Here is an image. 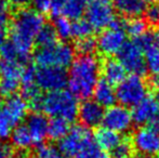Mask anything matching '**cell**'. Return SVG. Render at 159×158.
<instances>
[{"instance_id":"obj_5","label":"cell","mask_w":159,"mask_h":158,"mask_svg":"<svg viewBox=\"0 0 159 158\" xmlns=\"http://www.w3.org/2000/svg\"><path fill=\"white\" fill-rule=\"evenodd\" d=\"M36 63L39 66L66 68L75 61V51L66 42H57L48 47L39 48L35 55Z\"/></svg>"},{"instance_id":"obj_16","label":"cell","mask_w":159,"mask_h":158,"mask_svg":"<svg viewBox=\"0 0 159 158\" xmlns=\"http://www.w3.org/2000/svg\"><path fill=\"white\" fill-rule=\"evenodd\" d=\"M78 116L84 127H96L102 124L104 111L94 100H84L78 108Z\"/></svg>"},{"instance_id":"obj_2","label":"cell","mask_w":159,"mask_h":158,"mask_svg":"<svg viewBox=\"0 0 159 158\" xmlns=\"http://www.w3.org/2000/svg\"><path fill=\"white\" fill-rule=\"evenodd\" d=\"M100 62L94 55H80L70 65L68 86L76 97L88 100L93 94L100 76Z\"/></svg>"},{"instance_id":"obj_33","label":"cell","mask_w":159,"mask_h":158,"mask_svg":"<svg viewBox=\"0 0 159 158\" xmlns=\"http://www.w3.org/2000/svg\"><path fill=\"white\" fill-rule=\"evenodd\" d=\"M76 48L81 55H92L95 49L98 48V43L94 38L87 37V38L78 40L76 43Z\"/></svg>"},{"instance_id":"obj_25","label":"cell","mask_w":159,"mask_h":158,"mask_svg":"<svg viewBox=\"0 0 159 158\" xmlns=\"http://www.w3.org/2000/svg\"><path fill=\"white\" fill-rule=\"evenodd\" d=\"M104 156L105 155L103 154V151L98 145L94 138L90 137L82 144V146L74 158H103Z\"/></svg>"},{"instance_id":"obj_30","label":"cell","mask_w":159,"mask_h":158,"mask_svg":"<svg viewBox=\"0 0 159 158\" xmlns=\"http://www.w3.org/2000/svg\"><path fill=\"white\" fill-rule=\"evenodd\" d=\"M53 27H54L57 37H60L63 40H66L71 37V23L67 17L63 16V15L55 17Z\"/></svg>"},{"instance_id":"obj_6","label":"cell","mask_w":159,"mask_h":158,"mask_svg":"<svg viewBox=\"0 0 159 158\" xmlns=\"http://www.w3.org/2000/svg\"><path fill=\"white\" fill-rule=\"evenodd\" d=\"M127 34L125 32V22L115 19L108 28L104 29L96 41L100 52L107 56L118 54L126 43Z\"/></svg>"},{"instance_id":"obj_31","label":"cell","mask_w":159,"mask_h":158,"mask_svg":"<svg viewBox=\"0 0 159 158\" xmlns=\"http://www.w3.org/2000/svg\"><path fill=\"white\" fill-rule=\"evenodd\" d=\"M59 147L51 144H41L38 146L34 158H63Z\"/></svg>"},{"instance_id":"obj_13","label":"cell","mask_w":159,"mask_h":158,"mask_svg":"<svg viewBox=\"0 0 159 158\" xmlns=\"http://www.w3.org/2000/svg\"><path fill=\"white\" fill-rule=\"evenodd\" d=\"M92 137L89 129L84 126H74L68 133L60 140L59 150L62 155L68 158H74L87 139Z\"/></svg>"},{"instance_id":"obj_46","label":"cell","mask_w":159,"mask_h":158,"mask_svg":"<svg viewBox=\"0 0 159 158\" xmlns=\"http://www.w3.org/2000/svg\"><path fill=\"white\" fill-rule=\"evenodd\" d=\"M139 158H151L149 156H141V157H139Z\"/></svg>"},{"instance_id":"obj_19","label":"cell","mask_w":159,"mask_h":158,"mask_svg":"<svg viewBox=\"0 0 159 158\" xmlns=\"http://www.w3.org/2000/svg\"><path fill=\"white\" fill-rule=\"evenodd\" d=\"M102 73L104 80L111 84H119L126 78V70L118 60L107 59L102 65Z\"/></svg>"},{"instance_id":"obj_44","label":"cell","mask_w":159,"mask_h":158,"mask_svg":"<svg viewBox=\"0 0 159 158\" xmlns=\"http://www.w3.org/2000/svg\"><path fill=\"white\" fill-rule=\"evenodd\" d=\"M152 84H153V87L155 89H159V76H153Z\"/></svg>"},{"instance_id":"obj_32","label":"cell","mask_w":159,"mask_h":158,"mask_svg":"<svg viewBox=\"0 0 159 158\" xmlns=\"http://www.w3.org/2000/svg\"><path fill=\"white\" fill-rule=\"evenodd\" d=\"M111 158H132L133 146L127 140H121L120 143L111 152Z\"/></svg>"},{"instance_id":"obj_3","label":"cell","mask_w":159,"mask_h":158,"mask_svg":"<svg viewBox=\"0 0 159 158\" xmlns=\"http://www.w3.org/2000/svg\"><path fill=\"white\" fill-rule=\"evenodd\" d=\"M78 99L68 90L49 92L43 95L41 110L52 118H63L68 122L74 121L78 115Z\"/></svg>"},{"instance_id":"obj_21","label":"cell","mask_w":159,"mask_h":158,"mask_svg":"<svg viewBox=\"0 0 159 158\" xmlns=\"http://www.w3.org/2000/svg\"><path fill=\"white\" fill-rule=\"evenodd\" d=\"M94 140L102 151L111 152L121 141L119 133L106 128H101L95 132Z\"/></svg>"},{"instance_id":"obj_28","label":"cell","mask_w":159,"mask_h":158,"mask_svg":"<svg viewBox=\"0 0 159 158\" xmlns=\"http://www.w3.org/2000/svg\"><path fill=\"white\" fill-rule=\"evenodd\" d=\"M93 27L87 20L79 19L71 23V36L77 38L78 40L91 37L93 33Z\"/></svg>"},{"instance_id":"obj_20","label":"cell","mask_w":159,"mask_h":158,"mask_svg":"<svg viewBox=\"0 0 159 158\" xmlns=\"http://www.w3.org/2000/svg\"><path fill=\"white\" fill-rule=\"evenodd\" d=\"M114 9L124 16L138 17L146 9L144 0H111Z\"/></svg>"},{"instance_id":"obj_22","label":"cell","mask_w":159,"mask_h":158,"mask_svg":"<svg viewBox=\"0 0 159 158\" xmlns=\"http://www.w3.org/2000/svg\"><path fill=\"white\" fill-rule=\"evenodd\" d=\"M87 0H66L61 15L68 20H79L86 13Z\"/></svg>"},{"instance_id":"obj_42","label":"cell","mask_w":159,"mask_h":158,"mask_svg":"<svg viewBox=\"0 0 159 158\" xmlns=\"http://www.w3.org/2000/svg\"><path fill=\"white\" fill-rule=\"evenodd\" d=\"M7 30H0V49L7 43Z\"/></svg>"},{"instance_id":"obj_36","label":"cell","mask_w":159,"mask_h":158,"mask_svg":"<svg viewBox=\"0 0 159 158\" xmlns=\"http://www.w3.org/2000/svg\"><path fill=\"white\" fill-rule=\"evenodd\" d=\"M0 158H15L12 146L3 142H0Z\"/></svg>"},{"instance_id":"obj_14","label":"cell","mask_w":159,"mask_h":158,"mask_svg":"<svg viewBox=\"0 0 159 158\" xmlns=\"http://www.w3.org/2000/svg\"><path fill=\"white\" fill-rule=\"evenodd\" d=\"M133 146L144 156H153L159 153V133L151 127H142L133 134Z\"/></svg>"},{"instance_id":"obj_41","label":"cell","mask_w":159,"mask_h":158,"mask_svg":"<svg viewBox=\"0 0 159 158\" xmlns=\"http://www.w3.org/2000/svg\"><path fill=\"white\" fill-rule=\"evenodd\" d=\"M30 0H8L9 3H11L14 7H23L25 4H27Z\"/></svg>"},{"instance_id":"obj_45","label":"cell","mask_w":159,"mask_h":158,"mask_svg":"<svg viewBox=\"0 0 159 158\" xmlns=\"http://www.w3.org/2000/svg\"><path fill=\"white\" fill-rule=\"evenodd\" d=\"M145 2H152V3H153V2H156L157 1V0H144Z\"/></svg>"},{"instance_id":"obj_7","label":"cell","mask_w":159,"mask_h":158,"mask_svg":"<svg viewBox=\"0 0 159 158\" xmlns=\"http://www.w3.org/2000/svg\"><path fill=\"white\" fill-rule=\"evenodd\" d=\"M147 95V86L141 76L131 75L126 77L116 89L117 101L122 106H135Z\"/></svg>"},{"instance_id":"obj_8","label":"cell","mask_w":159,"mask_h":158,"mask_svg":"<svg viewBox=\"0 0 159 158\" xmlns=\"http://www.w3.org/2000/svg\"><path fill=\"white\" fill-rule=\"evenodd\" d=\"M87 21L93 29H106L115 20V9L111 0H87Z\"/></svg>"},{"instance_id":"obj_12","label":"cell","mask_w":159,"mask_h":158,"mask_svg":"<svg viewBox=\"0 0 159 158\" xmlns=\"http://www.w3.org/2000/svg\"><path fill=\"white\" fill-rule=\"evenodd\" d=\"M131 113L122 105H113L104 112L102 124L104 128L115 131L117 133L127 132L132 126Z\"/></svg>"},{"instance_id":"obj_34","label":"cell","mask_w":159,"mask_h":158,"mask_svg":"<svg viewBox=\"0 0 159 158\" xmlns=\"http://www.w3.org/2000/svg\"><path fill=\"white\" fill-rule=\"evenodd\" d=\"M146 21L152 25H159V2H153L145 9Z\"/></svg>"},{"instance_id":"obj_38","label":"cell","mask_w":159,"mask_h":158,"mask_svg":"<svg viewBox=\"0 0 159 158\" xmlns=\"http://www.w3.org/2000/svg\"><path fill=\"white\" fill-rule=\"evenodd\" d=\"M9 23L8 14H0V30H7Z\"/></svg>"},{"instance_id":"obj_10","label":"cell","mask_w":159,"mask_h":158,"mask_svg":"<svg viewBox=\"0 0 159 158\" xmlns=\"http://www.w3.org/2000/svg\"><path fill=\"white\" fill-rule=\"evenodd\" d=\"M24 64L17 61L0 62V93L6 97L14 95L17 89L21 87L22 75H23Z\"/></svg>"},{"instance_id":"obj_18","label":"cell","mask_w":159,"mask_h":158,"mask_svg":"<svg viewBox=\"0 0 159 158\" xmlns=\"http://www.w3.org/2000/svg\"><path fill=\"white\" fill-rule=\"evenodd\" d=\"M94 101L98 102L102 107H111L115 105L117 97H116V90L113 84L107 82L106 80H98V84L93 91Z\"/></svg>"},{"instance_id":"obj_27","label":"cell","mask_w":159,"mask_h":158,"mask_svg":"<svg viewBox=\"0 0 159 158\" xmlns=\"http://www.w3.org/2000/svg\"><path fill=\"white\" fill-rule=\"evenodd\" d=\"M36 42L39 46V48L42 47H48L51 44H54L57 42V35L55 33V29L53 26L46 25L39 30L37 37H36Z\"/></svg>"},{"instance_id":"obj_39","label":"cell","mask_w":159,"mask_h":158,"mask_svg":"<svg viewBox=\"0 0 159 158\" xmlns=\"http://www.w3.org/2000/svg\"><path fill=\"white\" fill-rule=\"evenodd\" d=\"M149 127H151L154 131H156L157 133H159V114L152 120L151 122H149Z\"/></svg>"},{"instance_id":"obj_35","label":"cell","mask_w":159,"mask_h":158,"mask_svg":"<svg viewBox=\"0 0 159 158\" xmlns=\"http://www.w3.org/2000/svg\"><path fill=\"white\" fill-rule=\"evenodd\" d=\"M34 7V10L39 13H44L50 11L52 0H30Z\"/></svg>"},{"instance_id":"obj_1","label":"cell","mask_w":159,"mask_h":158,"mask_svg":"<svg viewBox=\"0 0 159 158\" xmlns=\"http://www.w3.org/2000/svg\"><path fill=\"white\" fill-rule=\"evenodd\" d=\"M43 25V16L34 9H22L13 16L10 41L15 47L24 64L27 62L36 37Z\"/></svg>"},{"instance_id":"obj_17","label":"cell","mask_w":159,"mask_h":158,"mask_svg":"<svg viewBox=\"0 0 159 158\" xmlns=\"http://www.w3.org/2000/svg\"><path fill=\"white\" fill-rule=\"evenodd\" d=\"M24 124L30 132L33 145H41V143L48 137L49 121L47 117L39 113H35V114L28 116Z\"/></svg>"},{"instance_id":"obj_26","label":"cell","mask_w":159,"mask_h":158,"mask_svg":"<svg viewBox=\"0 0 159 158\" xmlns=\"http://www.w3.org/2000/svg\"><path fill=\"white\" fill-rule=\"evenodd\" d=\"M146 21L140 17H132L128 22H125V32L134 39L146 34Z\"/></svg>"},{"instance_id":"obj_29","label":"cell","mask_w":159,"mask_h":158,"mask_svg":"<svg viewBox=\"0 0 159 158\" xmlns=\"http://www.w3.org/2000/svg\"><path fill=\"white\" fill-rule=\"evenodd\" d=\"M146 70L153 76H159V50L155 46L144 51Z\"/></svg>"},{"instance_id":"obj_47","label":"cell","mask_w":159,"mask_h":158,"mask_svg":"<svg viewBox=\"0 0 159 158\" xmlns=\"http://www.w3.org/2000/svg\"><path fill=\"white\" fill-rule=\"evenodd\" d=\"M103 158H108V157H106V156H104V157H103Z\"/></svg>"},{"instance_id":"obj_15","label":"cell","mask_w":159,"mask_h":158,"mask_svg":"<svg viewBox=\"0 0 159 158\" xmlns=\"http://www.w3.org/2000/svg\"><path fill=\"white\" fill-rule=\"evenodd\" d=\"M159 114V102L153 95H146L140 103L133 106L132 121L139 126L149 124Z\"/></svg>"},{"instance_id":"obj_43","label":"cell","mask_w":159,"mask_h":158,"mask_svg":"<svg viewBox=\"0 0 159 158\" xmlns=\"http://www.w3.org/2000/svg\"><path fill=\"white\" fill-rule=\"evenodd\" d=\"M153 38H154V44H155V47L159 50V32H156L155 34H153Z\"/></svg>"},{"instance_id":"obj_4","label":"cell","mask_w":159,"mask_h":158,"mask_svg":"<svg viewBox=\"0 0 159 158\" xmlns=\"http://www.w3.org/2000/svg\"><path fill=\"white\" fill-rule=\"evenodd\" d=\"M28 105L22 97L11 95L0 103V139H7L25 119Z\"/></svg>"},{"instance_id":"obj_23","label":"cell","mask_w":159,"mask_h":158,"mask_svg":"<svg viewBox=\"0 0 159 158\" xmlns=\"http://www.w3.org/2000/svg\"><path fill=\"white\" fill-rule=\"evenodd\" d=\"M10 137L13 145H15L19 148L25 150V148L33 146L32 138H30V132H28L25 124H19L16 128H14Z\"/></svg>"},{"instance_id":"obj_40","label":"cell","mask_w":159,"mask_h":158,"mask_svg":"<svg viewBox=\"0 0 159 158\" xmlns=\"http://www.w3.org/2000/svg\"><path fill=\"white\" fill-rule=\"evenodd\" d=\"M9 9L8 0H0V14H6Z\"/></svg>"},{"instance_id":"obj_24","label":"cell","mask_w":159,"mask_h":158,"mask_svg":"<svg viewBox=\"0 0 159 158\" xmlns=\"http://www.w3.org/2000/svg\"><path fill=\"white\" fill-rule=\"evenodd\" d=\"M69 122L63 118H52L49 121L48 135L52 140H62L69 131Z\"/></svg>"},{"instance_id":"obj_37","label":"cell","mask_w":159,"mask_h":158,"mask_svg":"<svg viewBox=\"0 0 159 158\" xmlns=\"http://www.w3.org/2000/svg\"><path fill=\"white\" fill-rule=\"evenodd\" d=\"M66 0H52V3H51V12L54 16H60L62 13V9Z\"/></svg>"},{"instance_id":"obj_11","label":"cell","mask_w":159,"mask_h":158,"mask_svg":"<svg viewBox=\"0 0 159 158\" xmlns=\"http://www.w3.org/2000/svg\"><path fill=\"white\" fill-rule=\"evenodd\" d=\"M117 55L118 61L124 66L126 72L138 76H142L146 72L144 52L135 40L126 42Z\"/></svg>"},{"instance_id":"obj_9","label":"cell","mask_w":159,"mask_h":158,"mask_svg":"<svg viewBox=\"0 0 159 158\" xmlns=\"http://www.w3.org/2000/svg\"><path fill=\"white\" fill-rule=\"evenodd\" d=\"M35 80L40 90L54 92L64 90L68 84V75L64 68L39 66L35 70Z\"/></svg>"}]
</instances>
